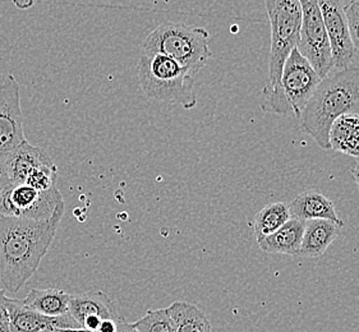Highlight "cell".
I'll return each instance as SVG.
<instances>
[{
    "label": "cell",
    "mask_w": 359,
    "mask_h": 332,
    "mask_svg": "<svg viewBox=\"0 0 359 332\" xmlns=\"http://www.w3.org/2000/svg\"><path fill=\"white\" fill-rule=\"evenodd\" d=\"M265 7L271 29V48L269 83L264 90H273L280 82L283 68L290 53L299 43L302 6L299 0H266Z\"/></svg>",
    "instance_id": "6"
},
{
    "label": "cell",
    "mask_w": 359,
    "mask_h": 332,
    "mask_svg": "<svg viewBox=\"0 0 359 332\" xmlns=\"http://www.w3.org/2000/svg\"><path fill=\"white\" fill-rule=\"evenodd\" d=\"M26 141L20 85L13 74H8L0 83V156L15 151Z\"/></svg>",
    "instance_id": "9"
},
{
    "label": "cell",
    "mask_w": 359,
    "mask_h": 332,
    "mask_svg": "<svg viewBox=\"0 0 359 332\" xmlns=\"http://www.w3.org/2000/svg\"><path fill=\"white\" fill-rule=\"evenodd\" d=\"M290 219L292 216L289 211V205L287 203L275 202L266 205L255 217L253 230L257 243L273 234L275 231L279 230Z\"/></svg>",
    "instance_id": "20"
},
{
    "label": "cell",
    "mask_w": 359,
    "mask_h": 332,
    "mask_svg": "<svg viewBox=\"0 0 359 332\" xmlns=\"http://www.w3.org/2000/svg\"><path fill=\"white\" fill-rule=\"evenodd\" d=\"M116 332H138L136 328L132 326V324H128L124 318H122L119 322H118V330Z\"/></svg>",
    "instance_id": "26"
},
{
    "label": "cell",
    "mask_w": 359,
    "mask_h": 332,
    "mask_svg": "<svg viewBox=\"0 0 359 332\" xmlns=\"http://www.w3.org/2000/svg\"><path fill=\"white\" fill-rule=\"evenodd\" d=\"M329 142L332 150L359 160V114L338 118L331 125Z\"/></svg>",
    "instance_id": "17"
},
{
    "label": "cell",
    "mask_w": 359,
    "mask_h": 332,
    "mask_svg": "<svg viewBox=\"0 0 359 332\" xmlns=\"http://www.w3.org/2000/svg\"><path fill=\"white\" fill-rule=\"evenodd\" d=\"M353 7L355 8V11L359 13V0L357 1H352Z\"/></svg>",
    "instance_id": "29"
},
{
    "label": "cell",
    "mask_w": 359,
    "mask_h": 332,
    "mask_svg": "<svg viewBox=\"0 0 359 332\" xmlns=\"http://www.w3.org/2000/svg\"><path fill=\"white\" fill-rule=\"evenodd\" d=\"M345 17L349 26L354 50L359 54V13L355 11V8L353 7L352 1L345 4Z\"/></svg>",
    "instance_id": "23"
},
{
    "label": "cell",
    "mask_w": 359,
    "mask_h": 332,
    "mask_svg": "<svg viewBox=\"0 0 359 332\" xmlns=\"http://www.w3.org/2000/svg\"><path fill=\"white\" fill-rule=\"evenodd\" d=\"M208 40V32L202 27L163 22L144 39L142 53L165 55L194 76L208 64L211 57Z\"/></svg>",
    "instance_id": "4"
},
{
    "label": "cell",
    "mask_w": 359,
    "mask_h": 332,
    "mask_svg": "<svg viewBox=\"0 0 359 332\" xmlns=\"http://www.w3.org/2000/svg\"><path fill=\"white\" fill-rule=\"evenodd\" d=\"M177 332H212L210 319L197 305L188 302H174L166 308Z\"/></svg>",
    "instance_id": "19"
},
{
    "label": "cell",
    "mask_w": 359,
    "mask_h": 332,
    "mask_svg": "<svg viewBox=\"0 0 359 332\" xmlns=\"http://www.w3.org/2000/svg\"><path fill=\"white\" fill-rule=\"evenodd\" d=\"M321 81L309 62L294 49L284 64L279 85L273 90H264L259 108L267 114H293L299 119Z\"/></svg>",
    "instance_id": "5"
},
{
    "label": "cell",
    "mask_w": 359,
    "mask_h": 332,
    "mask_svg": "<svg viewBox=\"0 0 359 332\" xmlns=\"http://www.w3.org/2000/svg\"><path fill=\"white\" fill-rule=\"evenodd\" d=\"M8 314H9V331L11 332H43L49 327L57 328H79L77 322L69 313L49 317L27 308L22 299L6 298Z\"/></svg>",
    "instance_id": "12"
},
{
    "label": "cell",
    "mask_w": 359,
    "mask_h": 332,
    "mask_svg": "<svg viewBox=\"0 0 359 332\" xmlns=\"http://www.w3.org/2000/svg\"><path fill=\"white\" fill-rule=\"evenodd\" d=\"M137 72L138 83L147 99L178 104L187 110L196 108L194 76L175 60L161 54L142 53Z\"/></svg>",
    "instance_id": "3"
},
{
    "label": "cell",
    "mask_w": 359,
    "mask_h": 332,
    "mask_svg": "<svg viewBox=\"0 0 359 332\" xmlns=\"http://www.w3.org/2000/svg\"><path fill=\"white\" fill-rule=\"evenodd\" d=\"M71 294L60 289H31L23 299L25 305L43 316L59 317L68 313Z\"/></svg>",
    "instance_id": "18"
},
{
    "label": "cell",
    "mask_w": 359,
    "mask_h": 332,
    "mask_svg": "<svg viewBox=\"0 0 359 332\" xmlns=\"http://www.w3.org/2000/svg\"><path fill=\"white\" fill-rule=\"evenodd\" d=\"M65 203L57 187L39 192L27 184L8 188L0 195V216L21 217L36 221L49 220Z\"/></svg>",
    "instance_id": "8"
},
{
    "label": "cell",
    "mask_w": 359,
    "mask_h": 332,
    "mask_svg": "<svg viewBox=\"0 0 359 332\" xmlns=\"http://www.w3.org/2000/svg\"><path fill=\"white\" fill-rule=\"evenodd\" d=\"M302 26L297 50L323 80L330 74L332 65L330 43L323 25L317 0H302Z\"/></svg>",
    "instance_id": "7"
},
{
    "label": "cell",
    "mask_w": 359,
    "mask_h": 332,
    "mask_svg": "<svg viewBox=\"0 0 359 332\" xmlns=\"http://www.w3.org/2000/svg\"><path fill=\"white\" fill-rule=\"evenodd\" d=\"M0 332H9V331H4V330H1V328H0Z\"/></svg>",
    "instance_id": "30"
},
{
    "label": "cell",
    "mask_w": 359,
    "mask_h": 332,
    "mask_svg": "<svg viewBox=\"0 0 359 332\" xmlns=\"http://www.w3.org/2000/svg\"><path fill=\"white\" fill-rule=\"evenodd\" d=\"M317 3L330 43L332 65L337 71L346 69L353 65L355 58V50L345 17L346 3L339 0H317Z\"/></svg>",
    "instance_id": "10"
},
{
    "label": "cell",
    "mask_w": 359,
    "mask_h": 332,
    "mask_svg": "<svg viewBox=\"0 0 359 332\" xmlns=\"http://www.w3.org/2000/svg\"><path fill=\"white\" fill-rule=\"evenodd\" d=\"M68 313L79 327L94 332H97L104 319L122 318L114 302L101 290L71 294Z\"/></svg>",
    "instance_id": "11"
},
{
    "label": "cell",
    "mask_w": 359,
    "mask_h": 332,
    "mask_svg": "<svg viewBox=\"0 0 359 332\" xmlns=\"http://www.w3.org/2000/svg\"><path fill=\"white\" fill-rule=\"evenodd\" d=\"M132 326L138 332H177V327L166 308L149 311Z\"/></svg>",
    "instance_id": "21"
},
{
    "label": "cell",
    "mask_w": 359,
    "mask_h": 332,
    "mask_svg": "<svg viewBox=\"0 0 359 332\" xmlns=\"http://www.w3.org/2000/svg\"><path fill=\"white\" fill-rule=\"evenodd\" d=\"M65 203L49 220L0 216V284L17 293L36 272L55 238Z\"/></svg>",
    "instance_id": "1"
},
{
    "label": "cell",
    "mask_w": 359,
    "mask_h": 332,
    "mask_svg": "<svg viewBox=\"0 0 359 332\" xmlns=\"http://www.w3.org/2000/svg\"><path fill=\"white\" fill-rule=\"evenodd\" d=\"M57 167L55 164L41 165L29 174L26 184L39 192H46L50 191L51 188L57 187Z\"/></svg>",
    "instance_id": "22"
},
{
    "label": "cell",
    "mask_w": 359,
    "mask_h": 332,
    "mask_svg": "<svg viewBox=\"0 0 359 332\" xmlns=\"http://www.w3.org/2000/svg\"><path fill=\"white\" fill-rule=\"evenodd\" d=\"M6 298H7L6 290L0 289V328L4 331H9V314H8Z\"/></svg>",
    "instance_id": "24"
},
{
    "label": "cell",
    "mask_w": 359,
    "mask_h": 332,
    "mask_svg": "<svg viewBox=\"0 0 359 332\" xmlns=\"http://www.w3.org/2000/svg\"><path fill=\"white\" fill-rule=\"evenodd\" d=\"M304 226V221H301L298 219H290L279 230L275 231L257 244L264 252L299 256Z\"/></svg>",
    "instance_id": "16"
},
{
    "label": "cell",
    "mask_w": 359,
    "mask_h": 332,
    "mask_svg": "<svg viewBox=\"0 0 359 332\" xmlns=\"http://www.w3.org/2000/svg\"><path fill=\"white\" fill-rule=\"evenodd\" d=\"M289 211L292 219L304 223L311 220H327L341 228L344 226V221L338 216L332 201L318 191L311 189L297 195L289 205Z\"/></svg>",
    "instance_id": "14"
},
{
    "label": "cell",
    "mask_w": 359,
    "mask_h": 332,
    "mask_svg": "<svg viewBox=\"0 0 359 332\" xmlns=\"http://www.w3.org/2000/svg\"><path fill=\"white\" fill-rule=\"evenodd\" d=\"M358 111L359 64H353L321 81L299 118L301 128L318 147L329 150L332 123L340 116Z\"/></svg>",
    "instance_id": "2"
},
{
    "label": "cell",
    "mask_w": 359,
    "mask_h": 332,
    "mask_svg": "<svg viewBox=\"0 0 359 332\" xmlns=\"http://www.w3.org/2000/svg\"><path fill=\"white\" fill-rule=\"evenodd\" d=\"M49 164H54L50 155L41 147L32 146L26 141L15 151L8 152L6 155L4 167L9 187L26 184L29 174L36 167Z\"/></svg>",
    "instance_id": "13"
},
{
    "label": "cell",
    "mask_w": 359,
    "mask_h": 332,
    "mask_svg": "<svg viewBox=\"0 0 359 332\" xmlns=\"http://www.w3.org/2000/svg\"><path fill=\"white\" fill-rule=\"evenodd\" d=\"M353 177H354V181H355V183H357V186H358L359 188V161L358 164L355 165V167L353 169Z\"/></svg>",
    "instance_id": "28"
},
{
    "label": "cell",
    "mask_w": 359,
    "mask_h": 332,
    "mask_svg": "<svg viewBox=\"0 0 359 332\" xmlns=\"http://www.w3.org/2000/svg\"><path fill=\"white\" fill-rule=\"evenodd\" d=\"M341 226L327 220H311L306 223L303 234L301 257L318 258L321 257L331 243L338 238Z\"/></svg>",
    "instance_id": "15"
},
{
    "label": "cell",
    "mask_w": 359,
    "mask_h": 332,
    "mask_svg": "<svg viewBox=\"0 0 359 332\" xmlns=\"http://www.w3.org/2000/svg\"><path fill=\"white\" fill-rule=\"evenodd\" d=\"M122 318H121V319H122ZM121 319H119V321H121ZM119 321L104 319V321L101 322L100 327H99L97 332H116V330H118V322H119Z\"/></svg>",
    "instance_id": "25"
},
{
    "label": "cell",
    "mask_w": 359,
    "mask_h": 332,
    "mask_svg": "<svg viewBox=\"0 0 359 332\" xmlns=\"http://www.w3.org/2000/svg\"><path fill=\"white\" fill-rule=\"evenodd\" d=\"M43 332H94V331H88L86 328H82V327H79V328H57V327H49L48 330H45Z\"/></svg>",
    "instance_id": "27"
}]
</instances>
